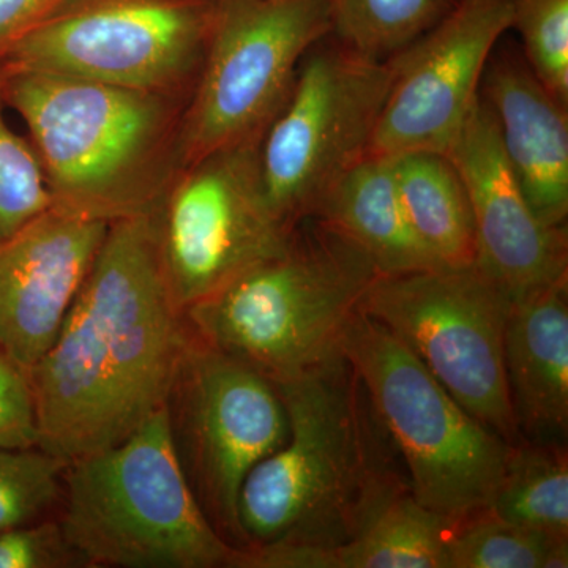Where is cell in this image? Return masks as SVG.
<instances>
[{
  "mask_svg": "<svg viewBox=\"0 0 568 568\" xmlns=\"http://www.w3.org/2000/svg\"><path fill=\"white\" fill-rule=\"evenodd\" d=\"M192 336L164 283L155 212L111 223L54 343L28 373L39 447L70 463L132 435L163 409Z\"/></svg>",
  "mask_w": 568,
  "mask_h": 568,
  "instance_id": "6da1fadb",
  "label": "cell"
},
{
  "mask_svg": "<svg viewBox=\"0 0 568 568\" xmlns=\"http://www.w3.org/2000/svg\"><path fill=\"white\" fill-rule=\"evenodd\" d=\"M275 386L290 436L242 487L245 548L345 547L409 491L405 466L345 355Z\"/></svg>",
  "mask_w": 568,
  "mask_h": 568,
  "instance_id": "7a4b0ae2",
  "label": "cell"
},
{
  "mask_svg": "<svg viewBox=\"0 0 568 568\" xmlns=\"http://www.w3.org/2000/svg\"><path fill=\"white\" fill-rule=\"evenodd\" d=\"M55 209L108 224L152 215L183 166L190 97L0 69Z\"/></svg>",
  "mask_w": 568,
  "mask_h": 568,
  "instance_id": "3957f363",
  "label": "cell"
},
{
  "mask_svg": "<svg viewBox=\"0 0 568 568\" xmlns=\"http://www.w3.org/2000/svg\"><path fill=\"white\" fill-rule=\"evenodd\" d=\"M381 276L361 246L308 219L283 252L183 316L204 345L284 383L343 355L346 328Z\"/></svg>",
  "mask_w": 568,
  "mask_h": 568,
  "instance_id": "277c9868",
  "label": "cell"
},
{
  "mask_svg": "<svg viewBox=\"0 0 568 568\" xmlns=\"http://www.w3.org/2000/svg\"><path fill=\"white\" fill-rule=\"evenodd\" d=\"M84 567L237 568L186 480L166 410L121 443L70 462L58 511Z\"/></svg>",
  "mask_w": 568,
  "mask_h": 568,
  "instance_id": "5b68a950",
  "label": "cell"
},
{
  "mask_svg": "<svg viewBox=\"0 0 568 568\" xmlns=\"http://www.w3.org/2000/svg\"><path fill=\"white\" fill-rule=\"evenodd\" d=\"M342 353L405 466L410 495L454 521L491 506L511 444L470 416L409 347L364 310Z\"/></svg>",
  "mask_w": 568,
  "mask_h": 568,
  "instance_id": "8992f818",
  "label": "cell"
},
{
  "mask_svg": "<svg viewBox=\"0 0 568 568\" xmlns=\"http://www.w3.org/2000/svg\"><path fill=\"white\" fill-rule=\"evenodd\" d=\"M216 0H63L0 59L39 71L192 99Z\"/></svg>",
  "mask_w": 568,
  "mask_h": 568,
  "instance_id": "52a82bcc",
  "label": "cell"
},
{
  "mask_svg": "<svg viewBox=\"0 0 568 568\" xmlns=\"http://www.w3.org/2000/svg\"><path fill=\"white\" fill-rule=\"evenodd\" d=\"M394 77V58H365L331 36L306 51L290 100L261 141L265 193L287 227L316 216L366 159Z\"/></svg>",
  "mask_w": 568,
  "mask_h": 568,
  "instance_id": "ba28073f",
  "label": "cell"
},
{
  "mask_svg": "<svg viewBox=\"0 0 568 568\" xmlns=\"http://www.w3.org/2000/svg\"><path fill=\"white\" fill-rule=\"evenodd\" d=\"M511 305L474 264L381 276L362 310L402 339L463 409L514 444L521 433L504 364Z\"/></svg>",
  "mask_w": 568,
  "mask_h": 568,
  "instance_id": "9c48e42d",
  "label": "cell"
},
{
  "mask_svg": "<svg viewBox=\"0 0 568 568\" xmlns=\"http://www.w3.org/2000/svg\"><path fill=\"white\" fill-rule=\"evenodd\" d=\"M331 31L328 0H216L207 55L183 118V166L263 141L306 51Z\"/></svg>",
  "mask_w": 568,
  "mask_h": 568,
  "instance_id": "30bf717a",
  "label": "cell"
},
{
  "mask_svg": "<svg viewBox=\"0 0 568 568\" xmlns=\"http://www.w3.org/2000/svg\"><path fill=\"white\" fill-rule=\"evenodd\" d=\"M164 410L175 455L205 517L224 540L244 549L242 487L254 467L290 436L278 387L193 335Z\"/></svg>",
  "mask_w": 568,
  "mask_h": 568,
  "instance_id": "8fae6325",
  "label": "cell"
},
{
  "mask_svg": "<svg viewBox=\"0 0 568 568\" xmlns=\"http://www.w3.org/2000/svg\"><path fill=\"white\" fill-rule=\"evenodd\" d=\"M260 152L250 142L185 164L155 211L164 283L182 315L290 242L294 227L268 203Z\"/></svg>",
  "mask_w": 568,
  "mask_h": 568,
  "instance_id": "7c38bea8",
  "label": "cell"
},
{
  "mask_svg": "<svg viewBox=\"0 0 568 568\" xmlns=\"http://www.w3.org/2000/svg\"><path fill=\"white\" fill-rule=\"evenodd\" d=\"M510 26V0H458L435 28L394 55V82L366 156L447 153Z\"/></svg>",
  "mask_w": 568,
  "mask_h": 568,
  "instance_id": "4fadbf2b",
  "label": "cell"
},
{
  "mask_svg": "<svg viewBox=\"0 0 568 568\" xmlns=\"http://www.w3.org/2000/svg\"><path fill=\"white\" fill-rule=\"evenodd\" d=\"M446 155L473 205L477 265L511 302L568 278L567 227L545 226L530 209L480 93Z\"/></svg>",
  "mask_w": 568,
  "mask_h": 568,
  "instance_id": "5bb4252c",
  "label": "cell"
},
{
  "mask_svg": "<svg viewBox=\"0 0 568 568\" xmlns=\"http://www.w3.org/2000/svg\"><path fill=\"white\" fill-rule=\"evenodd\" d=\"M108 226L52 207L0 245V353L24 372L54 343Z\"/></svg>",
  "mask_w": 568,
  "mask_h": 568,
  "instance_id": "9a60e30c",
  "label": "cell"
},
{
  "mask_svg": "<svg viewBox=\"0 0 568 568\" xmlns=\"http://www.w3.org/2000/svg\"><path fill=\"white\" fill-rule=\"evenodd\" d=\"M478 93L530 209L545 226L567 227L568 106L537 80L515 44L497 43Z\"/></svg>",
  "mask_w": 568,
  "mask_h": 568,
  "instance_id": "2e32d148",
  "label": "cell"
},
{
  "mask_svg": "<svg viewBox=\"0 0 568 568\" xmlns=\"http://www.w3.org/2000/svg\"><path fill=\"white\" fill-rule=\"evenodd\" d=\"M504 364L519 433L559 440L568 428V278L514 302Z\"/></svg>",
  "mask_w": 568,
  "mask_h": 568,
  "instance_id": "e0dca14e",
  "label": "cell"
},
{
  "mask_svg": "<svg viewBox=\"0 0 568 568\" xmlns=\"http://www.w3.org/2000/svg\"><path fill=\"white\" fill-rule=\"evenodd\" d=\"M313 219L361 246L383 276L446 267L414 233L396 186L392 159L362 160L332 190Z\"/></svg>",
  "mask_w": 568,
  "mask_h": 568,
  "instance_id": "ac0fdd59",
  "label": "cell"
},
{
  "mask_svg": "<svg viewBox=\"0 0 568 568\" xmlns=\"http://www.w3.org/2000/svg\"><path fill=\"white\" fill-rule=\"evenodd\" d=\"M392 164L407 220L422 244L446 267L477 264L473 205L446 153H403Z\"/></svg>",
  "mask_w": 568,
  "mask_h": 568,
  "instance_id": "d6986e66",
  "label": "cell"
},
{
  "mask_svg": "<svg viewBox=\"0 0 568 568\" xmlns=\"http://www.w3.org/2000/svg\"><path fill=\"white\" fill-rule=\"evenodd\" d=\"M495 514L551 538H568V457L560 440H525L508 450Z\"/></svg>",
  "mask_w": 568,
  "mask_h": 568,
  "instance_id": "ffe728a7",
  "label": "cell"
},
{
  "mask_svg": "<svg viewBox=\"0 0 568 568\" xmlns=\"http://www.w3.org/2000/svg\"><path fill=\"white\" fill-rule=\"evenodd\" d=\"M455 523L403 493L361 536L336 548L338 568H450L448 540Z\"/></svg>",
  "mask_w": 568,
  "mask_h": 568,
  "instance_id": "44dd1931",
  "label": "cell"
},
{
  "mask_svg": "<svg viewBox=\"0 0 568 568\" xmlns=\"http://www.w3.org/2000/svg\"><path fill=\"white\" fill-rule=\"evenodd\" d=\"M458 0H328L331 37L351 50L387 61L450 13Z\"/></svg>",
  "mask_w": 568,
  "mask_h": 568,
  "instance_id": "7402d4cb",
  "label": "cell"
},
{
  "mask_svg": "<svg viewBox=\"0 0 568 568\" xmlns=\"http://www.w3.org/2000/svg\"><path fill=\"white\" fill-rule=\"evenodd\" d=\"M556 540L495 514L476 511L455 523L448 540L450 568H544Z\"/></svg>",
  "mask_w": 568,
  "mask_h": 568,
  "instance_id": "603a6c76",
  "label": "cell"
},
{
  "mask_svg": "<svg viewBox=\"0 0 568 568\" xmlns=\"http://www.w3.org/2000/svg\"><path fill=\"white\" fill-rule=\"evenodd\" d=\"M67 466L44 448H0V530L50 518L61 507Z\"/></svg>",
  "mask_w": 568,
  "mask_h": 568,
  "instance_id": "cb8c5ba5",
  "label": "cell"
},
{
  "mask_svg": "<svg viewBox=\"0 0 568 568\" xmlns=\"http://www.w3.org/2000/svg\"><path fill=\"white\" fill-rule=\"evenodd\" d=\"M6 108L0 95V245L54 207L36 149L11 129Z\"/></svg>",
  "mask_w": 568,
  "mask_h": 568,
  "instance_id": "d4e9b609",
  "label": "cell"
},
{
  "mask_svg": "<svg viewBox=\"0 0 568 568\" xmlns=\"http://www.w3.org/2000/svg\"><path fill=\"white\" fill-rule=\"evenodd\" d=\"M511 26L537 80L568 106V0H510Z\"/></svg>",
  "mask_w": 568,
  "mask_h": 568,
  "instance_id": "484cf974",
  "label": "cell"
},
{
  "mask_svg": "<svg viewBox=\"0 0 568 568\" xmlns=\"http://www.w3.org/2000/svg\"><path fill=\"white\" fill-rule=\"evenodd\" d=\"M84 567L58 517L0 530V568Z\"/></svg>",
  "mask_w": 568,
  "mask_h": 568,
  "instance_id": "4316f807",
  "label": "cell"
},
{
  "mask_svg": "<svg viewBox=\"0 0 568 568\" xmlns=\"http://www.w3.org/2000/svg\"><path fill=\"white\" fill-rule=\"evenodd\" d=\"M39 447L36 402L28 372L0 353V448Z\"/></svg>",
  "mask_w": 568,
  "mask_h": 568,
  "instance_id": "83f0119b",
  "label": "cell"
},
{
  "mask_svg": "<svg viewBox=\"0 0 568 568\" xmlns=\"http://www.w3.org/2000/svg\"><path fill=\"white\" fill-rule=\"evenodd\" d=\"M63 0H0V59Z\"/></svg>",
  "mask_w": 568,
  "mask_h": 568,
  "instance_id": "f1b7e54d",
  "label": "cell"
}]
</instances>
